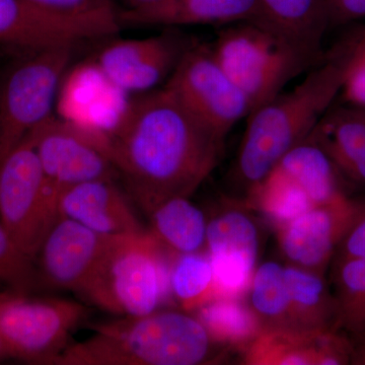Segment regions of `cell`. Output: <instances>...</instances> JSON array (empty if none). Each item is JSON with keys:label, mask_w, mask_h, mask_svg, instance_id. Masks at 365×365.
Returning a JSON list of instances; mask_svg holds the SVG:
<instances>
[{"label": "cell", "mask_w": 365, "mask_h": 365, "mask_svg": "<svg viewBox=\"0 0 365 365\" xmlns=\"http://www.w3.org/2000/svg\"><path fill=\"white\" fill-rule=\"evenodd\" d=\"M225 140L165 86L130 101L108 136L113 163L146 213L191 196L220 163Z\"/></svg>", "instance_id": "6da1fadb"}, {"label": "cell", "mask_w": 365, "mask_h": 365, "mask_svg": "<svg viewBox=\"0 0 365 365\" xmlns=\"http://www.w3.org/2000/svg\"><path fill=\"white\" fill-rule=\"evenodd\" d=\"M348 49L307 72L302 83L254 110L242 136L234 179L246 194L297 144L306 140L333 106L344 81Z\"/></svg>", "instance_id": "7a4b0ae2"}, {"label": "cell", "mask_w": 365, "mask_h": 365, "mask_svg": "<svg viewBox=\"0 0 365 365\" xmlns=\"http://www.w3.org/2000/svg\"><path fill=\"white\" fill-rule=\"evenodd\" d=\"M91 338L67 345L50 365H198L220 345L189 312L158 309L93 327Z\"/></svg>", "instance_id": "3957f363"}, {"label": "cell", "mask_w": 365, "mask_h": 365, "mask_svg": "<svg viewBox=\"0 0 365 365\" xmlns=\"http://www.w3.org/2000/svg\"><path fill=\"white\" fill-rule=\"evenodd\" d=\"M210 49L228 78L248 98L252 112L326 59L324 53L257 21L222 26Z\"/></svg>", "instance_id": "277c9868"}, {"label": "cell", "mask_w": 365, "mask_h": 365, "mask_svg": "<svg viewBox=\"0 0 365 365\" xmlns=\"http://www.w3.org/2000/svg\"><path fill=\"white\" fill-rule=\"evenodd\" d=\"M170 258L148 230L118 237L81 295L120 317L153 313L170 297Z\"/></svg>", "instance_id": "5b68a950"}, {"label": "cell", "mask_w": 365, "mask_h": 365, "mask_svg": "<svg viewBox=\"0 0 365 365\" xmlns=\"http://www.w3.org/2000/svg\"><path fill=\"white\" fill-rule=\"evenodd\" d=\"M73 46L30 52L0 88V160L53 115Z\"/></svg>", "instance_id": "8992f818"}, {"label": "cell", "mask_w": 365, "mask_h": 365, "mask_svg": "<svg viewBox=\"0 0 365 365\" xmlns=\"http://www.w3.org/2000/svg\"><path fill=\"white\" fill-rule=\"evenodd\" d=\"M86 314L72 300L36 299L7 289L0 292V339L11 359L50 365Z\"/></svg>", "instance_id": "52a82bcc"}, {"label": "cell", "mask_w": 365, "mask_h": 365, "mask_svg": "<svg viewBox=\"0 0 365 365\" xmlns=\"http://www.w3.org/2000/svg\"><path fill=\"white\" fill-rule=\"evenodd\" d=\"M28 136L39 157L48 203L57 217L60 196L67 189L83 182L119 176L107 137L85 130L54 114Z\"/></svg>", "instance_id": "ba28073f"}, {"label": "cell", "mask_w": 365, "mask_h": 365, "mask_svg": "<svg viewBox=\"0 0 365 365\" xmlns=\"http://www.w3.org/2000/svg\"><path fill=\"white\" fill-rule=\"evenodd\" d=\"M56 218L46 196L39 157L26 135L0 160V222L21 251L36 262Z\"/></svg>", "instance_id": "9c48e42d"}, {"label": "cell", "mask_w": 365, "mask_h": 365, "mask_svg": "<svg viewBox=\"0 0 365 365\" xmlns=\"http://www.w3.org/2000/svg\"><path fill=\"white\" fill-rule=\"evenodd\" d=\"M163 86L223 139L252 112L248 98L216 61L210 45L194 43Z\"/></svg>", "instance_id": "30bf717a"}, {"label": "cell", "mask_w": 365, "mask_h": 365, "mask_svg": "<svg viewBox=\"0 0 365 365\" xmlns=\"http://www.w3.org/2000/svg\"><path fill=\"white\" fill-rule=\"evenodd\" d=\"M179 29L143 39H120L106 45L96 63L125 93H145L167 81L193 45Z\"/></svg>", "instance_id": "8fae6325"}, {"label": "cell", "mask_w": 365, "mask_h": 365, "mask_svg": "<svg viewBox=\"0 0 365 365\" xmlns=\"http://www.w3.org/2000/svg\"><path fill=\"white\" fill-rule=\"evenodd\" d=\"M117 237L58 216L36 258L43 279L52 287L81 294Z\"/></svg>", "instance_id": "7c38bea8"}, {"label": "cell", "mask_w": 365, "mask_h": 365, "mask_svg": "<svg viewBox=\"0 0 365 365\" xmlns=\"http://www.w3.org/2000/svg\"><path fill=\"white\" fill-rule=\"evenodd\" d=\"M207 252L217 297H237L248 292L260 255V230L252 215L228 208L207 225Z\"/></svg>", "instance_id": "4fadbf2b"}, {"label": "cell", "mask_w": 365, "mask_h": 365, "mask_svg": "<svg viewBox=\"0 0 365 365\" xmlns=\"http://www.w3.org/2000/svg\"><path fill=\"white\" fill-rule=\"evenodd\" d=\"M359 206L345 196L314 206L276 228L278 246L287 264L325 275Z\"/></svg>", "instance_id": "5bb4252c"}, {"label": "cell", "mask_w": 365, "mask_h": 365, "mask_svg": "<svg viewBox=\"0 0 365 365\" xmlns=\"http://www.w3.org/2000/svg\"><path fill=\"white\" fill-rule=\"evenodd\" d=\"M127 96L91 60L67 69L55 107L61 119L108 137L127 111L130 103Z\"/></svg>", "instance_id": "9a60e30c"}, {"label": "cell", "mask_w": 365, "mask_h": 365, "mask_svg": "<svg viewBox=\"0 0 365 365\" xmlns=\"http://www.w3.org/2000/svg\"><path fill=\"white\" fill-rule=\"evenodd\" d=\"M113 34L104 26L48 13L29 0H0V43L38 51Z\"/></svg>", "instance_id": "2e32d148"}, {"label": "cell", "mask_w": 365, "mask_h": 365, "mask_svg": "<svg viewBox=\"0 0 365 365\" xmlns=\"http://www.w3.org/2000/svg\"><path fill=\"white\" fill-rule=\"evenodd\" d=\"M252 365L352 364L354 345L338 330L262 331L242 351Z\"/></svg>", "instance_id": "e0dca14e"}, {"label": "cell", "mask_w": 365, "mask_h": 365, "mask_svg": "<svg viewBox=\"0 0 365 365\" xmlns=\"http://www.w3.org/2000/svg\"><path fill=\"white\" fill-rule=\"evenodd\" d=\"M58 216L107 235L146 232L116 179L93 180L71 187L58 201Z\"/></svg>", "instance_id": "ac0fdd59"}, {"label": "cell", "mask_w": 365, "mask_h": 365, "mask_svg": "<svg viewBox=\"0 0 365 365\" xmlns=\"http://www.w3.org/2000/svg\"><path fill=\"white\" fill-rule=\"evenodd\" d=\"M121 26H225L240 21H261L257 0H163L153 6L119 11Z\"/></svg>", "instance_id": "d6986e66"}, {"label": "cell", "mask_w": 365, "mask_h": 365, "mask_svg": "<svg viewBox=\"0 0 365 365\" xmlns=\"http://www.w3.org/2000/svg\"><path fill=\"white\" fill-rule=\"evenodd\" d=\"M146 215L150 222L148 232L170 254L206 251L208 222L189 197L168 199Z\"/></svg>", "instance_id": "ffe728a7"}, {"label": "cell", "mask_w": 365, "mask_h": 365, "mask_svg": "<svg viewBox=\"0 0 365 365\" xmlns=\"http://www.w3.org/2000/svg\"><path fill=\"white\" fill-rule=\"evenodd\" d=\"M292 328L338 330V307L325 275L285 264Z\"/></svg>", "instance_id": "44dd1931"}, {"label": "cell", "mask_w": 365, "mask_h": 365, "mask_svg": "<svg viewBox=\"0 0 365 365\" xmlns=\"http://www.w3.org/2000/svg\"><path fill=\"white\" fill-rule=\"evenodd\" d=\"M275 168L299 185L314 206L346 196L338 180L339 170L325 151L309 138L288 151Z\"/></svg>", "instance_id": "7402d4cb"}, {"label": "cell", "mask_w": 365, "mask_h": 365, "mask_svg": "<svg viewBox=\"0 0 365 365\" xmlns=\"http://www.w3.org/2000/svg\"><path fill=\"white\" fill-rule=\"evenodd\" d=\"M261 23L323 53L322 41L329 25L325 0H257Z\"/></svg>", "instance_id": "603a6c76"}, {"label": "cell", "mask_w": 365, "mask_h": 365, "mask_svg": "<svg viewBox=\"0 0 365 365\" xmlns=\"http://www.w3.org/2000/svg\"><path fill=\"white\" fill-rule=\"evenodd\" d=\"M330 109L307 138L322 148L348 176L365 143V110L349 106Z\"/></svg>", "instance_id": "cb8c5ba5"}, {"label": "cell", "mask_w": 365, "mask_h": 365, "mask_svg": "<svg viewBox=\"0 0 365 365\" xmlns=\"http://www.w3.org/2000/svg\"><path fill=\"white\" fill-rule=\"evenodd\" d=\"M196 312L197 318L220 346L242 352L262 331L251 307L237 297H216Z\"/></svg>", "instance_id": "d4e9b609"}, {"label": "cell", "mask_w": 365, "mask_h": 365, "mask_svg": "<svg viewBox=\"0 0 365 365\" xmlns=\"http://www.w3.org/2000/svg\"><path fill=\"white\" fill-rule=\"evenodd\" d=\"M284 270L285 265L275 261L265 262L255 270L248 304L262 331L294 329Z\"/></svg>", "instance_id": "484cf974"}, {"label": "cell", "mask_w": 365, "mask_h": 365, "mask_svg": "<svg viewBox=\"0 0 365 365\" xmlns=\"http://www.w3.org/2000/svg\"><path fill=\"white\" fill-rule=\"evenodd\" d=\"M170 294L182 311L196 312L217 297L215 273L207 252L173 255L169 269Z\"/></svg>", "instance_id": "4316f807"}, {"label": "cell", "mask_w": 365, "mask_h": 365, "mask_svg": "<svg viewBox=\"0 0 365 365\" xmlns=\"http://www.w3.org/2000/svg\"><path fill=\"white\" fill-rule=\"evenodd\" d=\"M246 195L247 205L258 210L275 228L314 206L306 192L276 168Z\"/></svg>", "instance_id": "83f0119b"}, {"label": "cell", "mask_w": 365, "mask_h": 365, "mask_svg": "<svg viewBox=\"0 0 365 365\" xmlns=\"http://www.w3.org/2000/svg\"><path fill=\"white\" fill-rule=\"evenodd\" d=\"M333 294L337 302L340 330L359 334L365 330V257L333 258Z\"/></svg>", "instance_id": "f1b7e54d"}, {"label": "cell", "mask_w": 365, "mask_h": 365, "mask_svg": "<svg viewBox=\"0 0 365 365\" xmlns=\"http://www.w3.org/2000/svg\"><path fill=\"white\" fill-rule=\"evenodd\" d=\"M48 13L96 24L115 35L122 28L114 0H29Z\"/></svg>", "instance_id": "f546056e"}, {"label": "cell", "mask_w": 365, "mask_h": 365, "mask_svg": "<svg viewBox=\"0 0 365 365\" xmlns=\"http://www.w3.org/2000/svg\"><path fill=\"white\" fill-rule=\"evenodd\" d=\"M38 279L35 261L21 251L0 222V284L14 292L31 294Z\"/></svg>", "instance_id": "4dcf8cb0"}, {"label": "cell", "mask_w": 365, "mask_h": 365, "mask_svg": "<svg viewBox=\"0 0 365 365\" xmlns=\"http://www.w3.org/2000/svg\"><path fill=\"white\" fill-rule=\"evenodd\" d=\"M341 93L348 104L365 110V33L362 31L348 48Z\"/></svg>", "instance_id": "1f68e13d"}, {"label": "cell", "mask_w": 365, "mask_h": 365, "mask_svg": "<svg viewBox=\"0 0 365 365\" xmlns=\"http://www.w3.org/2000/svg\"><path fill=\"white\" fill-rule=\"evenodd\" d=\"M352 257H365V203L360 204L359 210L338 245L333 258Z\"/></svg>", "instance_id": "d6a6232c"}, {"label": "cell", "mask_w": 365, "mask_h": 365, "mask_svg": "<svg viewBox=\"0 0 365 365\" xmlns=\"http://www.w3.org/2000/svg\"><path fill=\"white\" fill-rule=\"evenodd\" d=\"M329 25H342L365 18V0H325Z\"/></svg>", "instance_id": "836d02e7"}, {"label": "cell", "mask_w": 365, "mask_h": 365, "mask_svg": "<svg viewBox=\"0 0 365 365\" xmlns=\"http://www.w3.org/2000/svg\"><path fill=\"white\" fill-rule=\"evenodd\" d=\"M347 177L354 181L365 184V143Z\"/></svg>", "instance_id": "e575fe53"}, {"label": "cell", "mask_w": 365, "mask_h": 365, "mask_svg": "<svg viewBox=\"0 0 365 365\" xmlns=\"http://www.w3.org/2000/svg\"><path fill=\"white\" fill-rule=\"evenodd\" d=\"M126 9H143V7L153 6L163 0H122Z\"/></svg>", "instance_id": "d590c367"}, {"label": "cell", "mask_w": 365, "mask_h": 365, "mask_svg": "<svg viewBox=\"0 0 365 365\" xmlns=\"http://www.w3.org/2000/svg\"><path fill=\"white\" fill-rule=\"evenodd\" d=\"M364 332H365V330ZM352 364H365V346L361 349H354Z\"/></svg>", "instance_id": "8d00e7d4"}, {"label": "cell", "mask_w": 365, "mask_h": 365, "mask_svg": "<svg viewBox=\"0 0 365 365\" xmlns=\"http://www.w3.org/2000/svg\"><path fill=\"white\" fill-rule=\"evenodd\" d=\"M11 359L9 351H7L6 346L4 342L0 339V360Z\"/></svg>", "instance_id": "74e56055"}, {"label": "cell", "mask_w": 365, "mask_h": 365, "mask_svg": "<svg viewBox=\"0 0 365 365\" xmlns=\"http://www.w3.org/2000/svg\"><path fill=\"white\" fill-rule=\"evenodd\" d=\"M362 32L365 33V28L362 30Z\"/></svg>", "instance_id": "f35d334b"}]
</instances>
